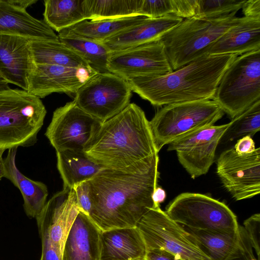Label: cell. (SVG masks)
Returning a JSON list of instances; mask_svg holds the SVG:
<instances>
[{
    "label": "cell",
    "instance_id": "cell-1",
    "mask_svg": "<svg viewBox=\"0 0 260 260\" xmlns=\"http://www.w3.org/2000/svg\"><path fill=\"white\" fill-rule=\"evenodd\" d=\"M84 152L103 168L124 173H145L159 162L149 121L135 103L103 122Z\"/></svg>",
    "mask_w": 260,
    "mask_h": 260
},
{
    "label": "cell",
    "instance_id": "cell-2",
    "mask_svg": "<svg viewBox=\"0 0 260 260\" xmlns=\"http://www.w3.org/2000/svg\"><path fill=\"white\" fill-rule=\"evenodd\" d=\"M158 165L142 174L103 169L87 180L91 208L89 217L102 231L132 228L154 207Z\"/></svg>",
    "mask_w": 260,
    "mask_h": 260
},
{
    "label": "cell",
    "instance_id": "cell-3",
    "mask_svg": "<svg viewBox=\"0 0 260 260\" xmlns=\"http://www.w3.org/2000/svg\"><path fill=\"white\" fill-rule=\"evenodd\" d=\"M237 56L207 54L169 74L138 76L127 81L132 91L154 106L212 100L225 72Z\"/></svg>",
    "mask_w": 260,
    "mask_h": 260
},
{
    "label": "cell",
    "instance_id": "cell-4",
    "mask_svg": "<svg viewBox=\"0 0 260 260\" xmlns=\"http://www.w3.org/2000/svg\"><path fill=\"white\" fill-rule=\"evenodd\" d=\"M241 17L235 14L182 20L160 39L173 71L206 55L211 47Z\"/></svg>",
    "mask_w": 260,
    "mask_h": 260
},
{
    "label": "cell",
    "instance_id": "cell-5",
    "mask_svg": "<svg viewBox=\"0 0 260 260\" xmlns=\"http://www.w3.org/2000/svg\"><path fill=\"white\" fill-rule=\"evenodd\" d=\"M46 113L41 99L27 91L0 90V148L34 145Z\"/></svg>",
    "mask_w": 260,
    "mask_h": 260
},
{
    "label": "cell",
    "instance_id": "cell-6",
    "mask_svg": "<svg viewBox=\"0 0 260 260\" xmlns=\"http://www.w3.org/2000/svg\"><path fill=\"white\" fill-rule=\"evenodd\" d=\"M224 114L221 108L212 100L164 106L149 121L157 152L176 139L213 125Z\"/></svg>",
    "mask_w": 260,
    "mask_h": 260
},
{
    "label": "cell",
    "instance_id": "cell-7",
    "mask_svg": "<svg viewBox=\"0 0 260 260\" xmlns=\"http://www.w3.org/2000/svg\"><path fill=\"white\" fill-rule=\"evenodd\" d=\"M232 119L260 100V49L237 56L212 99Z\"/></svg>",
    "mask_w": 260,
    "mask_h": 260
},
{
    "label": "cell",
    "instance_id": "cell-8",
    "mask_svg": "<svg viewBox=\"0 0 260 260\" xmlns=\"http://www.w3.org/2000/svg\"><path fill=\"white\" fill-rule=\"evenodd\" d=\"M165 212L173 221L188 228L224 233L238 231L237 217L229 207L205 194L182 193L169 204Z\"/></svg>",
    "mask_w": 260,
    "mask_h": 260
},
{
    "label": "cell",
    "instance_id": "cell-9",
    "mask_svg": "<svg viewBox=\"0 0 260 260\" xmlns=\"http://www.w3.org/2000/svg\"><path fill=\"white\" fill-rule=\"evenodd\" d=\"M146 248L166 250L182 260H210L193 238L160 207L145 213L136 225Z\"/></svg>",
    "mask_w": 260,
    "mask_h": 260
},
{
    "label": "cell",
    "instance_id": "cell-10",
    "mask_svg": "<svg viewBox=\"0 0 260 260\" xmlns=\"http://www.w3.org/2000/svg\"><path fill=\"white\" fill-rule=\"evenodd\" d=\"M132 95L126 80L110 72L97 73L78 89L73 101L104 122L122 111L130 103Z\"/></svg>",
    "mask_w": 260,
    "mask_h": 260
},
{
    "label": "cell",
    "instance_id": "cell-11",
    "mask_svg": "<svg viewBox=\"0 0 260 260\" xmlns=\"http://www.w3.org/2000/svg\"><path fill=\"white\" fill-rule=\"evenodd\" d=\"M102 123L73 101L54 111L45 135L56 151H84Z\"/></svg>",
    "mask_w": 260,
    "mask_h": 260
},
{
    "label": "cell",
    "instance_id": "cell-12",
    "mask_svg": "<svg viewBox=\"0 0 260 260\" xmlns=\"http://www.w3.org/2000/svg\"><path fill=\"white\" fill-rule=\"evenodd\" d=\"M217 174L224 187L236 201L251 198L260 192V148L244 154L234 147L223 151L217 160Z\"/></svg>",
    "mask_w": 260,
    "mask_h": 260
},
{
    "label": "cell",
    "instance_id": "cell-13",
    "mask_svg": "<svg viewBox=\"0 0 260 260\" xmlns=\"http://www.w3.org/2000/svg\"><path fill=\"white\" fill-rule=\"evenodd\" d=\"M230 122L204 127L172 141L168 151H175L179 161L192 178L206 174L214 161L215 152Z\"/></svg>",
    "mask_w": 260,
    "mask_h": 260
},
{
    "label": "cell",
    "instance_id": "cell-14",
    "mask_svg": "<svg viewBox=\"0 0 260 260\" xmlns=\"http://www.w3.org/2000/svg\"><path fill=\"white\" fill-rule=\"evenodd\" d=\"M107 69L126 81L135 77L161 76L173 71L159 40L111 52Z\"/></svg>",
    "mask_w": 260,
    "mask_h": 260
},
{
    "label": "cell",
    "instance_id": "cell-15",
    "mask_svg": "<svg viewBox=\"0 0 260 260\" xmlns=\"http://www.w3.org/2000/svg\"><path fill=\"white\" fill-rule=\"evenodd\" d=\"M81 209L73 188H63L46 202L36 218L41 237H46L62 253L73 222Z\"/></svg>",
    "mask_w": 260,
    "mask_h": 260
},
{
    "label": "cell",
    "instance_id": "cell-16",
    "mask_svg": "<svg viewBox=\"0 0 260 260\" xmlns=\"http://www.w3.org/2000/svg\"><path fill=\"white\" fill-rule=\"evenodd\" d=\"M97 73L90 67L35 64L28 78L27 91L40 99L54 92L75 94Z\"/></svg>",
    "mask_w": 260,
    "mask_h": 260
},
{
    "label": "cell",
    "instance_id": "cell-17",
    "mask_svg": "<svg viewBox=\"0 0 260 260\" xmlns=\"http://www.w3.org/2000/svg\"><path fill=\"white\" fill-rule=\"evenodd\" d=\"M27 38L0 34V77L27 91L35 63Z\"/></svg>",
    "mask_w": 260,
    "mask_h": 260
},
{
    "label": "cell",
    "instance_id": "cell-18",
    "mask_svg": "<svg viewBox=\"0 0 260 260\" xmlns=\"http://www.w3.org/2000/svg\"><path fill=\"white\" fill-rule=\"evenodd\" d=\"M182 20L183 18L174 15L157 18L146 17L103 43L111 52L134 48L159 40Z\"/></svg>",
    "mask_w": 260,
    "mask_h": 260
},
{
    "label": "cell",
    "instance_id": "cell-19",
    "mask_svg": "<svg viewBox=\"0 0 260 260\" xmlns=\"http://www.w3.org/2000/svg\"><path fill=\"white\" fill-rule=\"evenodd\" d=\"M102 231L80 210L68 233L62 260H100Z\"/></svg>",
    "mask_w": 260,
    "mask_h": 260
},
{
    "label": "cell",
    "instance_id": "cell-20",
    "mask_svg": "<svg viewBox=\"0 0 260 260\" xmlns=\"http://www.w3.org/2000/svg\"><path fill=\"white\" fill-rule=\"evenodd\" d=\"M0 34L35 40H58V36L43 20L35 18L10 0H0Z\"/></svg>",
    "mask_w": 260,
    "mask_h": 260
},
{
    "label": "cell",
    "instance_id": "cell-21",
    "mask_svg": "<svg viewBox=\"0 0 260 260\" xmlns=\"http://www.w3.org/2000/svg\"><path fill=\"white\" fill-rule=\"evenodd\" d=\"M100 260H136L145 258L146 248L135 227L118 228L102 231Z\"/></svg>",
    "mask_w": 260,
    "mask_h": 260
},
{
    "label": "cell",
    "instance_id": "cell-22",
    "mask_svg": "<svg viewBox=\"0 0 260 260\" xmlns=\"http://www.w3.org/2000/svg\"><path fill=\"white\" fill-rule=\"evenodd\" d=\"M260 49V19L241 17L210 48L208 55L236 54Z\"/></svg>",
    "mask_w": 260,
    "mask_h": 260
},
{
    "label": "cell",
    "instance_id": "cell-23",
    "mask_svg": "<svg viewBox=\"0 0 260 260\" xmlns=\"http://www.w3.org/2000/svg\"><path fill=\"white\" fill-rule=\"evenodd\" d=\"M17 148L8 150L4 160V177L9 179L20 191L23 208L27 216L36 218L44 208L48 195L47 186L42 182L32 180L24 176L16 165Z\"/></svg>",
    "mask_w": 260,
    "mask_h": 260
},
{
    "label": "cell",
    "instance_id": "cell-24",
    "mask_svg": "<svg viewBox=\"0 0 260 260\" xmlns=\"http://www.w3.org/2000/svg\"><path fill=\"white\" fill-rule=\"evenodd\" d=\"M57 167L63 182V188H72L87 181L103 168L91 160L84 151L64 150L56 151Z\"/></svg>",
    "mask_w": 260,
    "mask_h": 260
},
{
    "label": "cell",
    "instance_id": "cell-25",
    "mask_svg": "<svg viewBox=\"0 0 260 260\" xmlns=\"http://www.w3.org/2000/svg\"><path fill=\"white\" fill-rule=\"evenodd\" d=\"M29 44L35 64L74 68L90 67L85 60L59 39H29Z\"/></svg>",
    "mask_w": 260,
    "mask_h": 260
},
{
    "label": "cell",
    "instance_id": "cell-26",
    "mask_svg": "<svg viewBox=\"0 0 260 260\" xmlns=\"http://www.w3.org/2000/svg\"><path fill=\"white\" fill-rule=\"evenodd\" d=\"M183 227L210 260H229L239 249V228L236 233H224Z\"/></svg>",
    "mask_w": 260,
    "mask_h": 260
},
{
    "label": "cell",
    "instance_id": "cell-27",
    "mask_svg": "<svg viewBox=\"0 0 260 260\" xmlns=\"http://www.w3.org/2000/svg\"><path fill=\"white\" fill-rule=\"evenodd\" d=\"M58 39L85 60L98 73L109 72L107 69L110 50L102 42L80 37L67 29L58 32Z\"/></svg>",
    "mask_w": 260,
    "mask_h": 260
},
{
    "label": "cell",
    "instance_id": "cell-28",
    "mask_svg": "<svg viewBox=\"0 0 260 260\" xmlns=\"http://www.w3.org/2000/svg\"><path fill=\"white\" fill-rule=\"evenodd\" d=\"M83 0H45L43 20L58 32L86 20Z\"/></svg>",
    "mask_w": 260,
    "mask_h": 260
},
{
    "label": "cell",
    "instance_id": "cell-29",
    "mask_svg": "<svg viewBox=\"0 0 260 260\" xmlns=\"http://www.w3.org/2000/svg\"><path fill=\"white\" fill-rule=\"evenodd\" d=\"M146 17L136 15L113 19L84 20L67 29L77 36L103 42L120 31L138 23Z\"/></svg>",
    "mask_w": 260,
    "mask_h": 260
},
{
    "label": "cell",
    "instance_id": "cell-30",
    "mask_svg": "<svg viewBox=\"0 0 260 260\" xmlns=\"http://www.w3.org/2000/svg\"><path fill=\"white\" fill-rule=\"evenodd\" d=\"M141 0H83L86 20L98 21L139 15Z\"/></svg>",
    "mask_w": 260,
    "mask_h": 260
},
{
    "label": "cell",
    "instance_id": "cell-31",
    "mask_svg": "<svg viewBox=\"0 0 260 260\" xmlns=\"http://www.w3.org/2000/svg\"><path fill=\"white\" fill-rule=\"evenodd\" d=\"M260 129V100L232 119L219 143H226L249 136L253 137Z\"/></svg>",
    "mask_w": 260,
    "mask_h": 260
},
{
    "label": "cell",
    "instance_id": "cell-32",
    "mask_svg": "<svg viewBox=\"0 0 260 260\" xmlns=\"http://www.w3.org/2000/svg\"><path fill=\"white\" fill-rule=\"evenodd\" d=\"M245 0H197L194 16L213 18L235 14L242 8Z\"/></svg>",
    "mask_w": 260,
    "mask_h": 260
},
{
    "label": "cell",
    "instance_id": "cell-33",
    "mask_svg": "<svg viewBox=\"0 0 260 260\" xmlns=\"http://www.w3.org/2000/svg\"><path fill=\"white\" fill-rule=\"evenodd\" d=\"M180 0H141L138 14L151 18L169 15L179 17Z\"/></svg>",
    "mask_w": 260,
    "mask_h": 260
},
{
    "label": "cell",
    "instance_id": "cell-34",
    "mask_svg": "<svg viewBox=\"0 0 260 260\" xmlns=\"http://www.w3.org/2000/svg\"><path fill=\"white\" fill-rule=\"evenodd\" d=\"M244 230L251 245L259 260L260 214H254L243 222Z\"/></svg>",
    "mask_w": 260,
    "mask_h": 260
},
{
    "label": "cell",
    "instance_id": "cell-35",
    "mask_svg": "<svg viewBox=\"0 0 260 260\" xmlns=\"http://www.w3.org/2000/svg\"><path fill=\"white\" fill-rule=\"evenodd\" d=\"M240 246L235 255L229 260H257L254 254L253 249L249 239L242 225H239Z\"/></svg>",
    "mask_w": 260,
    "mask_h": 260
},
{
    "label": "cell",
    "instance_id": "cell-36",
    "mask_svg": "<svg viewBox=\"0 0 260 260\" xmlns=\"http://www.w3.org/2000/svg\"><path fill=\"white\" fill-rule=\"evenodd\" d=\"M81 210L89 215L91 202L89 194V186L87 181L81 182L73 187Z\"/></svg>",
    "mask_w": 260,
    "mask_h": 260
},
{
    "label": "cell",
    "instance_id": "cell-37",
    "mask_svg": "<svg viewBox=\"0 0 260 260\" xmlns=\"http://www.w3.org/2000/svg\"><path fill=\"white\" fill-rule=\"evenodd\" d=\"M42 254L40 260H62V253L46 237H41Z\"/></svg>",
    "mask_w": 260,
    "mask_h": 260
},
{
    "label": "cell",
    "instance_id": "cell-38",
    "mask_svg": "<svg viewBox=\"0 0 260 260\" xmlns=\"http://www.w3.org/2000/svg\"><path fill=\"white\" fill-rule=\"evenodd\" d=\"M233 147L235 151L239 154L250 153L256 148L252 137L249 136L238 139Z\"/></svg>",
    "mask_w": 260,
    "mask_h": 260
},
{
    "label": "cell",
    "instance_id": "cell-39",
    "mask_svg": "<svg viewBox=\"0 0 260 260\" xmlns=\"http://www.w3.org/2000/svg\"><path fill=\"white\" fill-rule=\"evenodd\" d=\"M241 9L244 17L260 19V0H245Z\"/></svg>",
    "mask_w": 260,
    "mask_h": 260
},
{
    "label": "cell",
    "instance_id": "cell-40",
    "mask_svg": "<svg viewBox=\"0 0 260 260\" xmlns=\"http://www.w3.org/2000/svg\"><path fill=\"white\" fill-rule=\"evenodd\" d=\"M145 258L146 260H182L166 250L158 249L147 250Z\"/></svg>",
    "mask_w": 260,
    "mask_h": 260
},
{
    "label": "cell",
    "instance_id": "cell-41",
    "mask_svg": "<svg viewBox=\"0 0 260 260\" xmlns=\"http://www.w3.org/2000/svg\"><path fill=\"white\" fill-rule=\"evenodd\" d=\"M166 198V193L165 190L160 187L157 186L152 194V200L154 204V207L159 206L160 204L164 202Z\"/></svg>",
    "mask_w": 260,
    "mask_h": 260
},
{
    "label": "cell",
    "instance_id": "cell-42",
    "mask_svg": "<svg viewBox=\"0 0 260 260\" xmlns=\"http://www.w3.org/2000/svg\"><path fill=\"white\" fill-rule=\"evenodd\" d=\"M10 1L14 5L24 10L37 2L36 0H10Z\"/></svg>",
    "mask_w": 260,
    "mask_h": 260
},
{
    "label": "cell",
    "instance_id": "cell-43",
    "mask_svg": "<svg viewBox=\"0 0 260 260\" xmlns=\"http://www.w3.org/2000/svg\"><path fill=\"white\" fill-rule=\"evenodd\" d=\"M6 150L0 148V180H2L5 175L4 160L3 158V154Z\"/></svg>",
    "mask_w": 260,
    "mask_h": 260
},
{
    "label": "cell",
    "instance_id": "cell-44",
    "mask_svg": "<svg viewBox=\"0 0 260 260\" xmlns=\"http://www.w3.org/2000/svg\"><path fill=\"white\" fill-rule=\"evenodd\" d=\"M9 88H10L9 84L0 77V90H6Z\"/></svg>",
    "mask_w": 260,
    "mask_h": 260
}]
</instances>
